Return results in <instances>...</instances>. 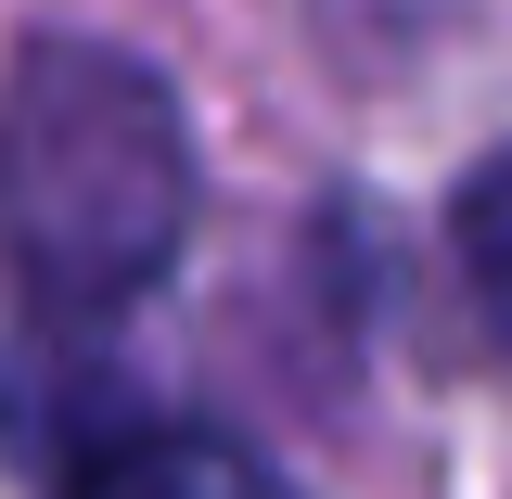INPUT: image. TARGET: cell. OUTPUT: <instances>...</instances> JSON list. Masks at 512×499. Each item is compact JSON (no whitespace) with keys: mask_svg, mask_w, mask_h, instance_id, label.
<instances>
[{"mask_svg":"<svg viewBox=\"0 0 512 499\" xmlns=\"http://www.w3.org/2000/svg\"><path fill=\"white\" fill-rule=\"evenodd\" d=\"M192 231V141L154 64L39 39L0 77V256L39 308H128Z\"/></svg>","mask_w":512,"mask_h":499,"instance_id":"cell-1","label":"cell"},{"mask_svg":"<svg viewBox=\"0 0 512 499\" xmlns=\"http://www.w3.org/2000/svg\"><path fill=\"white\" fill-rule=\"evenodd\" d=\"M64 499H295V487L218 423H128L64 474Z\"/></svg>","mask_w":512,"mask_h":499,"instance_id":"cell-2","label":"cell"},{"mask_svg":"<svg viewBox=\"0 0 512 499\" xmlns=\"http://www.w3.org/2000/svg\"><path fill=\"white\" fill-rule=\"evenodd\" d=\"M448 244H461V295H474V320L512 346V154H487V167L461 180V218H448Z\"/></svg>","mask_w":512,"mask_h":499,"instance_id":"cell-3","label":"cell"}]
</instances>
